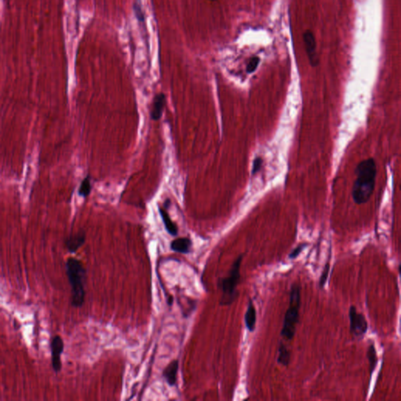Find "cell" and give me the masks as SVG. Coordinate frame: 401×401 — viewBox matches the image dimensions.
<instances>
[{
    "label": "cell",
    "mask_w": 401,
    "mask_h": 401,
    "mask_svg": "<svg viewBox=\"0 0 401 401\" xmlns=\"http://www.w3.org/2000/svg\"><path fill=\"white\" fill-rule=\"evenodd\" d=\"M244 254L238 255L237 259L233 261L228 275L220 278L218 281V286L222 291V296L219 301L220 306H230L238 297L237 287L241 280V266Z\"/></svg>",
    "instance_id": "3957f363"
},
{
    "label": "cell",
    "mask_w": 401,
    "mask_h": 401,
    "mask_svg": "<svg viewBox=\"0 0 401 401\" xmlns=\"http://www.w3.org/2000/svg\"><path fill=\"white\" fill-rule=\"evenodd\" d=\"M65 269L71 286V305L75 308H80L84 304L86 297V269L79 259L73 257L67 259Z\"/></svg>",
    "instance_id": "7a4b0ae2"
},
{
    "label": "cell",
    "mask_w": 401,
    "mask_h": 401,
    "mask_svg": "<svg viewBox=\"0 0 401 401\" xmlns=\"http://www.w3.org/2000/svg\"><path fill=\"white\" fill-rule=\"evenodd\" d=\"M291 352L288 350V347L285 346L282 342L280 343L279 349H278V357H277V364L282 365V366L288 367L290 364Z\"/></svg>",
    "instance_id": "9a60e30c"
},
{
    "label": "cell",
    "mask_w": 401,
    "mask_h": 401,
    "mask_svg": "<svg viewBox=\"0 0 401 401\" xmlns=\"http://www.w3.org/2000/svg\"><path fill=\"white\" fill-rule=\"evenodd\" d=\"M329 271H330V263L327 262V263H325V266H324L322 272H321V277H320L319 288H321V289H323V288H325V285H326L328 275H329Z\"/></svg>",
    "instance_id": "e0dca14e"
},
{
    "label": "cell",
    "mask_w": 401,
    "mask_h": 401,
    "mask_svg": "<svg viewBox=\"0 0 401 401\" xmlns=\"http://www.w3.org/2000/svg\"><path fill=\"white\" fill-rule=\"evenodd\" d=\"M166 106V96L164 93H158L153 99L151 117L152 120L158 121L163 116V111Z\"/></svg>",
    "instance_id": "30bf717a"
},
{
    "label": "cell",
    "mask_w": 401,
    "mask_h": 401,
    "mask_svg": "<svg viewBox=\"0 0 401 401\" xmlns=\"http://www.w3.org/2000/svg\"><path fill=\"white\" fill-rule=\"evenodd\" d=\"M209 1H215V0H209Z\"/></svg>",
    "instance_id": "603a6c76"
},
{
    "label": "cell",
    "mask_w": 401,
    "mask_h": 401,
    "mask_svg": "<svg viewBox=\"0 0 401 401\" xmlns=\"http://www.w3.org/2000/svg\"><path fill=\"white\" fill-rule=\"evenodd\" d=\"M92 185L90 182V176L85 177L83 181L81 183L80 187L79 188V196L82 198H87L91 193Z\"/></svg>",
    "instance_id": "2e32d148"
},
{
    "label": "cell",
    "mask_w": 401,
    "mask_h": 401,
    "mask_svg": "<svg viewBox=\"0 0 401 401\" xmlns=\"http://www.w3.org/2000/svg\"><path fill=\"white\" fill-rule=\"evenodd\" d=\"M303 42L310 64L312 67H317L319 64L320 59L317 51L315 36L310 30H306L303 34Z\"/></svg>",
    "instance_id": "52a82bcc"
},
{
    "label": "cell",
    "mask_w": 401,
    "mask_h": 401,
    "mask_svg": "<svg viewBox=\"0 0 401 401\" xmlns=\"http://www.w3.org/2000/svg\"><path fill=\"white\" fill-rule=\"evenodd\" d=\"M192 241L188 237H179L174 239L170 243L172 251L178 253L188 254L192 252Z\"/></svg>",
    "instance_id": "8fae6325"
},
{
    "label": "cell",
    "mask_w": 401,
    "mask_h": 401,
    "mask_svg": "<svg viewBox=\"0 0 401 401\" xmlns=\"http://www.w3.org/2000/svg\"><path fill=\"white\" fill-rule=\"evenodd\" d=\"M367 358L369 360V371H370V376L372 377V375L376 371V367L378 365V355L377 351H376V346L374 343H372L369 344L368 351H367Z\"/></svg>",
    "instance_id": "5bb4252c"
},
{
    "label": "cell",
    "mask_w": 401,
    "mask_h": 401,
    "mask_svg": "<svg viewBox=\"0 0 401 401\" xmlns=\"http://www.w3.org/2000/svg\"><path fill=\"white\" fill-rule=\"evenodd\" d=\"M263 164V159L261 158L258 157L254 160L253 164H252V175H255L256 173L259 171L261 169V166Z\"/></svg>",
    "instance_id": "44dd1931"
},
{
    "label": "cell",
    "mask_w": 401,
    "mask_h": 401,
    "mask_svg": "<svg viewBox=\"0 0 401 401\" xmlns=\"http://www.w3.org/2000/svg\"><path fill=\"white\" fill-rule=\"evenodd\" d=\"M86 239V232L83 230L71 234L65 240L66 248L70 253H75L85 244Z\"/></svg>",
    "instance_id": "ba28073f"
},
{
    "label": "cell",
    "mask_w": 401,
    "mask_h": 401,
    "mask_svg": "<svg viewBox=\"0 0 401 401\" xmlns=\"http://www.w3.org/2000/svg\"><path fill=\"white\" fill-rule=\"evenodd\" d=\"M159 210L166 231L168 232V233H170L171 236H177L178 234V227H177V224L170 219V215L166 209L159 208Z\"/></svg>",
    "instance_id": "4fadbf2b"
},
{
    "label": "cell",
    "mask_w": 401,
    "mask_h": 401,
    "mask_svg": "<svg viewBox=\"0 0 401 401\" xmlns=\"http://www.w3.org/2000/svg\"><path fill=\"white\" fill-rule=\"evenodd\" d=\"M301 287L297 283H293L289 293V306L285 313L281 336L287 340H292L296 335V326L299 321V310L301 306Z\"/></svg>",
    "instance_id": "277c9868"
},
{
    "label": "cell",
    "mask_w": 401,
    "mask_h": 401,
    "mask_svg": "<svg viewBox=\"0 0 401 401\" xmlns=\"http://www.w3.org/2000/svg\"><path fill=\"white\" fill-rule=\"evenodd\" d=\"M134 10H135L136 16L138 18V20L143 21L144 19V13H143L142 12V7H141V3L140 0H136L135 3H134Z\"/></svg>",
    "instance_id": "ffe728a7"
},
{
    "label": "cell",
    "mask_w": 401,
    "mask_h": 401,
    "mask_svg": "<svg viewBox=\"0 0 401 401\" xmlns=\"http://www.w3.org/2000/svg\"><path fill=\"white\" fill-rule=\"evenodd\" d=\"M308 243H301V244H298L297 246L293 248V249L291 251L290 253L288 254V259H296V258L300 255L301 252H303V250H304L306 247H308Z\"/></svg>",
    "instance_id": "ac0fdd59"
},
{
    "label": "cell",
    "mask_w": 401,
    "mask_h": 401,
    "mask_svg": "<svg viewBox=\"0 0 401 401\" xmlns=\"http://www.w3.org/2000/svg\"><path fill=\"white\" fill-rule=\"evenodd\" d=\"M244 324L249 332H254L256 327V310L252 299L248 302V308L244 314Z\"/></svg>",
    "instance_id": "7c38bea8"
},
{
    "label": "cell",
    "mask_w": 401,
    "mask_h": 401,
    "mask_svg": "<svg viewBox=\"0 0 401 401\" xmlns=\"http://www.w3.org/2000/svg\"><path fill=\"white\" fill-rule=\"evenodd\" d=\"M356 180L352 188V197L358 204L370 200L376 188L377 166L372 158L361 161L355 170Z\"/></svg>",
    "instance_id": "6da1fadb"
},
{
    "label": "cell",
    "mask_w": 401,
    "mask_h": 401,
    "mask_svg": "<svg viewBox=\"0 0 401 401\" xmlns=\"http://www.w3.org/2000/svg\"><path fill=\"white\" fill-rule=\"evenodd\" d=\"M170 204H171V200H170V199H166L164 202L165 209H168L169 207L170 206Z\"/></svg>",
    "instance_id": "7402d4cb"
},
{
    "label": "cell",
    "mask_w": 401,
    "mask_h": 401,
    "mask_svg": "<svg viewBox=\"0 0 401 401\" xmlns=\"http://www.w3.org/2000/svg\"><path fill=\"white\" fill-rule=\"evenodd\" d=\"M350 333L354 337L361 339L369 330V323L363 314L359 313L355 306H350L349 310Z\"/></svg>",
    "instance_id": "5b68a950"
},
{
    "label": "cell",
    "mask_w": 401,
    "mask_h": 401,
    "mask_svg": "<svg viewBox=\"0 0 401 401\" xmlns=\"http://www.w3.org/2000/svg\"><path fill=\"white\" fill-rule=\"evenodd\" d=\"M178 370H179V361L177 359L173 360L163 370V377L170 387H174L177 384Z\"/></svg>",
    "instance_id": "9c48e42d"
},
{
    "label": "cell",
    "mask_w": 401,
    "mask_h": 401,
    "mask_svg": "<svg viewBox=\"0 0 401 401\" xmlns=\"http://www.w3.org/2000/svg\"><path fill=\"white\" fill-rule=\"evenodd\" d=\"M259 58L257 57H252L247 65L246 71L248 73H253L259 65Z\"/></svg>",
    "instance_id": "d6986e66"
},
{
    "label": "cell",
    "mask_w": 401,
    "mask_h": 401,
    "mask_svg": "<svg viewBox=\"0 0 401 401\" xmlns=\"http://www.w3.org/2000/svg\"><path fill=\"white\" fill-rule=\"evenodd\" d=\"M64 343L62 337L59 335H55L52 337L50 342V352H51V365L56 373L62 369L61 355L64 353Z\"/></svg>",
    "instance_id": "8992f818"
}]
</instances>
